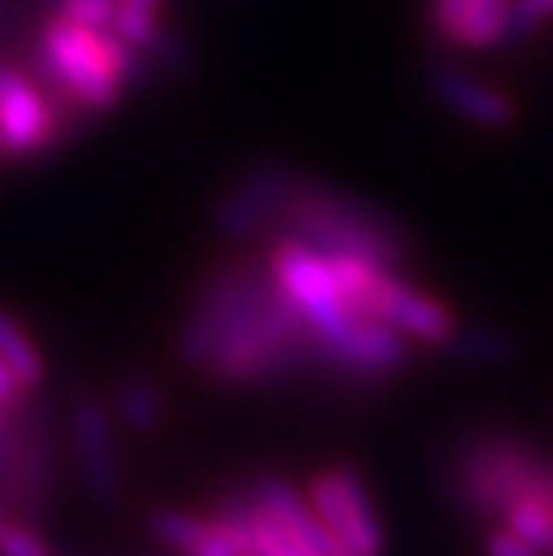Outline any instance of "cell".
<instances>
[{
  "label": "cell",
  "mask_w": 553,
  "mask_h": 556,
  "mask_svg": "<svg viewBox=\"0 0 553 556\" xmlns=\"http://www.w3.org/2000/svg\"><path fill=\"white\" fill-rule=\"evenodd\" d=\"M34 67L67 121L80 114H111L127 87L158 77L150 58L127 47L114 30H93L64 14L43 24Z\"/></svg>",
  "instance_id": "cell-1"
},
{
  "label": "cell",
  "mask_w": 553,
  "mask_h": 556,
  "mask_svg": "<svg viewBox=\"0 0 553 556\" xmlns=\"http://www.w3.org/2000/svg\"><path fill=\"white\" fill-rule=\"evenodd\" d=\"M271 237L307 243L324 257H364L393 274L414 257V233L393 214L307 174L300 177Z\"/></svg>",
  "instance_id": "cell-2"
},
{
  "label": "cell",
  "mask_w": 553,
  "mask_h": 556,
  "mask_svg": "<svg viewBox=\"0 0 553 556\" xmlns=\"http://www.w3.org/2000/svg\"><path fill=\"white\" fill-rule=\"evenodd\" d=\"M443 483L454 507L477 520H500L511 503L527 496L553 503V464L546 453L504 430L464 437L450 450Z\"/></svg>",
  "instance_id": "cell-3"
},
{
  "label": "cell",
  "mask_w": 553,
  "mask_h": 556,
  "mask_svg": "<svg viewBox=\"0 0 553 556\" xmlns=\"http://www.w3.org/2000/svg\"><path fill=\"white\" fill-rule=\"evenodd\" d=\"M307 503L324 523V530L337 540L343 556H380L384 553V527L377 520L370 490L354 467H327L311 477Z\"/></svg>",
  "instance_id": "cell-4"
},
{
  "label": "cell",
  "mask_w": 553,
  "mask_h": 556,
  "mask_svg": "<svg viewBox=\"0 0 553 556\" xmlns=\"http://www.w3.org/2000/svg\"><path fill=\"white\" fill-rule=\"evenodd\" d=\"M300 177L304 174L284 161H257L243 167L217 200L214 230L230 243H247L271 233Z\"/></svg>",
  "instance_id": "cell-5"
},
{
  "label": "cell",
  "mask_w": 553,
  "mask_h": 556,
  "mask_svg": "<svg viewBox=\"0 0 553 556\" xmlns=\"http://www.w3.org/2000/svg\"><path fill=\"white\" fill-rule=\"evenodd\" d=\"M67 124L40 80L11 61H0V137L8 157L27 161L47 154L58 147Z\"/></svg>",
  "instance_id": "cell-6"
},
{
  "label": "cell",
  "mask_w": 553,
  "mask_h": 556,
  "mask_svg": "<svg viewBox=\"0 0 553 556\" xmlns=\"http://www.w3.org/2000/svg\"><path fill=\"white\" fill-rule=\"evenodd\" d=\"M71 430H74L80 477L90 500L100 503V507H114L124 493V467H121V450L108 407L93 396H84L74 407Z\"/></svg>",
  "instance_id": "cell-7"
},
{
  "label": "cell",
  "mask_w": 553,
  "mask_h": 556,
  "mask_svg": "<svg viewBox=\"0 0 553 556\" xmlns=\"http://www.w3.org/2000/svg\"><path fill=\"white\" fill-rule=\"evenodd\" d=\"M427 84L447 111H454L477 127L504 130L517 121V104L507 90L487 84L454 61H433L427 67Z\"/></svg>",
  "instance_id": "cell-8"
},
{
  "label": "cell",
  "mask_w": 553,
  "mask_h": 556,
  "mask_svg": "<svg viewBox=\"0 0 553 556\" xmlns=\"http://www.w3.org/2000/svg\"><path fill=\"white\" fill-rule=\"evenodd\" d=\"M377 320L393 327L397 333H404L411 343H427V346H443L447 337L457 327L454 314H450L443 300H437L433 293H424L400 274H387L380 287Z\"/></svg>",
  "instance_id": "cell-9"
},
{
  "label": "cell",
  "mask_w": 553,
  "mask_h": 556,
  "mask_svg": "<svg viewBox=\"0 0 553 556\" xmlns=\"http://www.w3.org/2000/svg\"><path fill=\"white\" fill-rule=\"evenodd\" d=\"M511 0H430V30L450 47L483 50L507 40Z\"/></svg>",
  "instance_id": "cell-10"
},
{
  "label": "cell",
  "mask_w": 553,
  "mask_h": 556,
  "mask_svg": "<svg viewBox=\"0 0 553 556\" xmlns=\"http://www.w3.org/2000/svg\"><path fill=\"white\" fill-rule=\"evenodd\" d=\"M267 267H271V277L277 280V287L304 314L314 307H324V303H330V300H340L330 261L307 243L274 237L271 254H267Z\"/></svg>",
  "instance_id": "cell-11"
},
{
  "label": "cell",
  "mask_w": 553,
  "mask_h": 556,
  "mask_svg": "<svg viewBox=\"0 0 553 556\" xmlns=\"http://www.w3.org/2000/svg\"><path fill=\"white\" fill-rule=\"evenodd\" d=\"M247 486H250V493H254V500L261 503V507L311 556H343L337 540L324 530V523L311 510L307 496H300L287 480L264 473V477H257L254 483H247Z\"/></svg>",
  "instance_id": "cell-12"
},
{
  "label": "cell",
  "mask_w": 553,
  "mask_h": 556,
  "mask_svg": "<svg viewBox=\"0 0 553 556\" xmlns=\"http://www.w3.org/2000/svg\"><path fill=\"white\" fill-rule=\"evenodd\" d=\"M447 357H454L467 367H500L511 364L517 343L497 327H483V324H457L454 333L447 337V343L440 346Z\"/></svg>",
  "instance_id": "cell-13"
},
{
  "label": "cell",
  "mask_w": 553,
  "mask_h": 556,
  "mask_svg": "<svg viewBox=\"0 0 553 556\" xmlns=\"http://www.w3.org/2000/svg\"><path fill=\"white\" fill-rule=\"evenodd\" d=\"M117 417L127 430L134 433H150L164 424L167 414V396L158 380H150L143 374H130L121 380L117 396H114Z\"/></svg>",
  "instance_id": "cell-14"
},
{
  "label": "cell",
  "mask_w": 553,
  "mask_h": 556,
  "mask_svg": "<svg viewBox=\"0 0 553 556\" xmlns=\"http://www.w3.org/2000/svg\"><path fill=\"white\" fill-rule=\"evenodd\" d=\"M0 364L17 377L24 390H34L43 380V361L34 340L8 311H0Z\"/></svg>",
  "instance_id": "cell-15"
},
{
  "label": "cell",
  "mask_w": 553,
  "mask_h": 556,
  "mask_svg": "<svg viewBox=\"0 0 553 556\" xmlns=\"http://www.w3.org/2000/svg\"><path fill=\"white\" fill-rule=\"evenodd\" d=\"M150 533H154L164 546H171L174 553L193 556L211 540L214 520L197 517V514H184V510H158L154 517H150Z\"/></svg>",
  "instance_id": "cell-16"
},
{
  "label": "cell",
  "mask_w": 553,
  "mask_h": 556,
  "mask_svg": "<svg viewBox=\"0 0 553 556\" xmlns=\"http://www.w3.org/2000/svg\"><path fill=\"white\" fill-rule=\"evenodd\" d=\"M500 520H504V530H511L533 549L540 553L553 549V503L550 500H537V496L517 500L500 514Z\"/></svg>",
  "instance_id": "cell-17"
},
{
  "label": "cell",
  "mask_w": 553,
  "mask_h": 556,
  "mask_svg": "<svg viewBox=\"0 0 553 556\" xmlns=\"http://www.w3.org/2000/svg\"><path fill=\"white\" fill-rule=\"evenodd\" d=\"M250 527H254V549H257V556H311L261 507L257 500H254V517H250Z\"/></svg>",
  "instance_id": "cell-18"
},
{
  "label": "cell",
  "mask_w": 553,
  "mask_h": 556,
  "mask_svg": "<svg viewBox=\"0 0 553 556\" xmlns=\"http://www.w3.org/2000/svg\"><path fill=\"white\" fill-rule=\"evenodd\" d=\"M58 8L64 17L93 27V30H111L121 0H58Z\"/></svg>",
  "instance_id": "cell-19"
},
{
  "label": "cell",
  "mask_w": 553,
  "mask_h": 556,
  "mask_svg": "<svg viewBox=\"0 0 553 556\" xmlns=\"http://www.w3.org/2000/svg\"><path fill=\"white\" fill-rule=\"evenodd\" d=\"M550 17H553V0H511L507 40H527Z\"/></svg>",
  "instance_id": "cell-20"
},
{
  "label": "cell",
  "mask_w": 553,
  "mask_h": 556,
  "mask_svg": "<svg viewBox=\"0 0 553 556\" xmlns=\"http://www.w3.org/2000/svg\"><path fill=\"white\" fill-rule=\"evenodd\" d=\"M0 556H54L50 546L24 523L0 527Z\"/></svg>",
  "instance_id": "cell-21"
},
{
  "label": "cell",
  "mask_w": 553,
  "mask_h": 556,
  "mask_svg": "<svg viewBox=\"0 0 553 556\" xmlns=\"http://www.w3.org/2000/svg\"><path fill=\"white\" fill-rule=\"evenodd\" d=\"M487 556H543V553L533 549L530 543H524L520 536H514L511 530L497 527L487 536Z\"/></svg>",
  "instance_id": "cell-22"
},
{
  "label": "cell",
  "mask_w": 553,
  "mask_h": 556,
  "mask_svg": "<svg viewBox=\"0 0 553 556\" xmlns=\"http://www.w3.org/2000/svg\"><path fill=\"white\" fill-rule=\"evenodd\" d=\"M24 387L17 383V377L0 364V414H8V410H14L17 403H24Z\"/></svg>",
  "instance_id": "cell-23"
},
{
  "label": "cell",
  "mask_w": 553,
  "mask_h": 556,
  "mask_svg": "<svg viewBox=\"0 0 553 556\" xmlns=\"http://www.w3.org/2000/svg\"><path fill=\"white\" fill-rule=\"evenodd\" d=\"M8 161V147H4V137H0V164Z\"/></svg>",
  "instance_id": "cell-24"
},
{
  "label": "cell",
  "mask_w": 553,
  "mask_h": 556,
  "mask_svg": "<svg viewBox=\"0 0 553 556\" xmlns=\"http://www.w3.org/2000/svg\"><path fill=\"white\" fill-rule=\"evenodd\" d=\"M0 427H4V414H0Z\"/></svg>",
  "instance_id": "cell-25"
},
{
  "label": "cell",
  "mask_w": 553,
  "mask_h": 556,
  "mask_svg": "<svg viewBox=\"0 0 553 556\" xmlns=\"http://www.w3.org/2000/svg\"><path fill=\"white\" fill-rule=\"evenodd\" d=\"M0 527H4V520H0Z\"/></svg>",
  "instance_id": "cell-26"
}]
</instances>
